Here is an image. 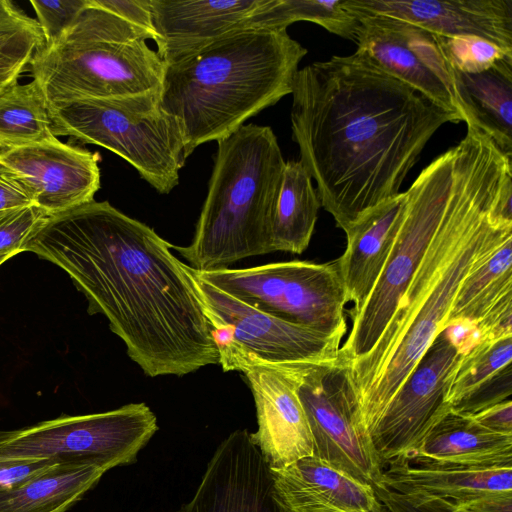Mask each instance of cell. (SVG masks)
Instances as JSON below:
<instances>
[{
	"mask_svg": "<svg viewBox=\"0 0 512 512\" xmlns=\"http://www.w3.org/2000/svg\"><path fill=\"white\" fill-rule=\"evenodd\" d=\"M36 50L0 51V91L18 82Z\"/></svg>",
	"mask_w": 512,
	"mask_h": 512,
	"instance_id": "cell-41",
	"label": "cell"
},
{
	"mask_svg": "<svg viewBox=\"0 0 512 512\" xmlns=\"http://www.w3.org/2000/svg\"><path fill=\"white\" fill-rule=\"evenodd\" d=\"M157 430V417L145 403L65 415L20 429L0 430V461L93 458L111 469L134 463Z\"/></svg>",
	"mask_w": 512,
	"mask_h": 512,
	"instance_id": "cell-10",
	"label": "cell"
},
{
	"mask_svg": "<svg viewBox=\"0 0 512 512\" xmlns=\"http://www.w3.org/2000/svg\"><path fill=\"white\" fill-rule=\"evenodd\" d=\"M484 428L505 435H512L511 399L487 407L470 416Z\"/></svg>",
	"mask_w": 512,
	"mask_h": 512,
	"instance_id": "cell-40",
	"label": "cell"
},
{
	"mask_svg": "<svg viewBox=\"0 0 512 512\" xmlns=\"http://www.w3.org/2000/svg\"><path fill=\"white\" fill-rule=\"evenodd\" d=\"M286 161L269 126L247 124L217 141L194 237L173 246L196 271L271 253L273 210Z\"/></svg>",
	"mask_w": 512,
	"mask_h": 512,
	"instance_id": "cell-5",
	"label": "cell"
},
{
	"mask_svg": "<svg viewBox=\"0 0 512 512\" xmlns=\"http://www.w3.org/2000/svg\"><path fill=\"white\" fill-rule=\"evenodd\" d=\"M89 0H31L36 22L44 38V46L58 43L78 20Z\"/></svg>",
	"mask_w": 512,
	"mask_h": 512,
	"instance_id": "cell-34",
	"label": "cell"
},
{
	"mask_svg": "<svg viewBox=\"0 0 512 512\" xmlns=\"http://www.w3.org/2000/svg\"><path fill=\"white\" fill-rule=\"evenodd\" d=\"M374 489L389 512H451L447 500L403 496L381 486Z\"/></svg>",
	"mask_w": 512,
	"mask_h": 512,
	"instance_id": "cell-38",
	"label": "cell"
},
{
	"mask_svg": "<svg viewBox=\"0 0 512 512\" xmlns=\"http://www.w3.org/2000/svg\"><path fill=\"white\" fill-rule=\"evenodd\" d=\"M456 162V146L425 167L408 190L389 257L364 305L349 313L351 330L338 359L348 369L375 347L392 320L443 214Z\"/></svg>",
	"mask_w": 512,
	"mask_h": 512,
	"instance_id": "cell-7",
	"label": "cell"
},
{
	"mask_svg": "<svg viewBox=\"0 0 512 512\" xmlns=\"http://www.w3.org/2000/svg\"><path fill=\"white\" fill-rule=\"evenodd\" d=\"M450 73L461 120L478 127L512 158V58L477 73L451 67Z\"/></svg>",
	"mask_w": 512,
	"mask_h": 512,
	"instance_id": "cell-24",
	"label": "cell"
},
{
	"mask_svg": "<svg viewBox=\"0 0 512 512\" xmlns=\"http://www.w3.org/2000/svg\"><path fill=\"white\" fill-rule=\"evenodd\" d=\"M192 270L201 279L261 311L340 339L347 332L348 300L336 260Z\"/></svg>",
	"mask_w": 512,
	"mask_h": 512,
	"instance_id": "cell-9",
	"label": "cell"
},
{
	"mask_svg": "<svg viewBox=\"0 0 512 512\" xmlns=\"http://www.w3.org/2000/svg\"><path fill=\"white\" fill-rule=\"evenodd\" d=\"M320 207L312 178L302 162L287 161L272 215L271 252L302 254L311 241Z\"/></svg>",
	"mask_w": 512,
	"mask_h": 512,
	"instance_id": "cell-27",
	"label": "cell"
},
{
	"mask_svg": "<svg viewBox=\"0 0 512 512\" xmlns=\"http://www.w3.org/2000/svg\"><path fill=\"white\" fill-rule=\"evenodd\" d=\"M355 18L383 16L432 34L476 36L512 51V0H343Z\"/></svg>",
	"mask_w": 512,
	"mask_h": 512,
	"instance_id": "cell-18",
	"label": "cell"
},
{
	"mask_svg": "<svg viewBox=\"0 0 512 512\" xmlns=\"http://www.w3.org/2000/svg\"><path fill=\"white\" fill-rule=\"evenodd\" d=\"M382 512H389L388 509L384 505H383V511Z\"/></svg>",
	"mask_w": 512,
	"mask_h": 512,
	"instance_id": "cell-43",
	"label": "cell"
},
{
	"mask_svg": "<svg viewBox=\"0 0 512 512\" xmlns=\"http://www.w3.org/2000/svg\"><path fill=\"white\" fill-rule=\"evenodd\" d=\"M298 397L313 440V456L376 488L383 464L361 424L349 370L334 361L302 364Z\"/></svg>",
	"mask_w": 512,
	"mask_h": 512,
	"instance_id": "cell-12",
	"label": "cell"
},
{
	"mask_svg": "<svg viewBox=\"0 0 512 512\" xmlns=\"http://www.w3.org/2000/svg\"><path fill=\"white\" fill-rule=\"evenodd\" d=\"M35 205V195L27 181L0 161V215Z\"/></svg>",
	"mask_w": 512,
	"mask_h": 512,
	"instance_id": "cell-36",
	"label": "cell"
},
{
	"mask_svg": "<svg viewBox=\"0 0 512 512\" xmlns=\"http://www.w3.org/2000/svg\"><path fill=\"white\" fill-rule=\"evenodd\" d=\"M511 394L512 336H507L481 340L462 354L446 401L452 411L472 416Z\"/></svg>",
	"mask_w": 512,
	"mask_h": 512,
	"instance_id": "cell-23",
	"label": "cell"
},
{
	"mask_svg": "<svg viewBox=\"0 0 512 512\" xmlns=\"http://www.w3.org/2000/svg\"><path fill=\"white\" fill-rule=\"evenodd\" d=\"M49 215L36 205L0 215V253L19 254Z\"/></svg>",
	"mask_w": 512,
	"mask_h": 512,
	"instance_id": "cell-35",
	"label": "cell"
},
{
	"mask_svg": "<svg viewBox=\"0 0 512 512\" xmlns=\"http://www.w3.org/2000/svg\"><path fill=\"white\" fill-rule=\"evenodd\" d=\"M291 94L300 161L343 231L398 195L435 132L462 121L357 52L298 69Z\"/></svg>",
	"mask_w": 512,
	"mask_h": 512,
	"instance_id": "cell-2",
	"label": "cell"
},
{
	"mask_svg": "<svg viewBox=\"0 0 512 512\" xmlns=\"http://www.w3.org/2000/svg\"><path fill=\"white\" fill-rule=\"evenodd\" d=\"M301 365L246 357L228 368L243 373L252 392L258 429L250 433V439L270 469L313 455L312 435L297 393Z\"/></svg>",
	"mask_w": 512,
	"mask_h": 512,
	"instance_id": "cell-14",
	"label": "cell"
},
{
	"mask_svg": "<svg viewBox=\"0 0 512 512\" xmlns=\"http://www.w3.org/2000/svg\"><path fill=\"white\" fill-rule=\"evenodd\" d=\"M509 304H512V237L463 280L446 327L455 323L475 326L491 312Z\"/></svg>",
	"mask_w": 512,
	"mask_h": 512,
	"instance_id": "cell-28",
	"label": "cell"
},
{
	"mask_svg": "<svg viewBox=\"0 0 512 512\" xmlns=\"http://www.w3.org/2000/svg\"><path fill=\"white\" fill-rule=\"evenodd\" d=\"M54 138L48 102L33 79L0 91V150Z\"/></svg>",
	"mask_w": 512,
	"mask_h": 512,
	"instance_id": "cell-30",
	"label": "cell"
},
{
	"mask_svg": "<svg viewBox=\"0 0 512 512\" xmlns=\"http://www.w3.org/2000/svg\"><path fill=\"white\" fill-rule=\"evenodd\" d=\"M462 354L442 331L418 361L370 432L383 465L412 451L451 410L446 396Z\"/></svg>",
	"mask_w": 512,
	"mask_h": 512,
	"instance_id": "cell-13",
	"label": "cell"
},
{
	"mask_svg": "<svg viewBox=\"0 0 512 512\" xmlns=\"http://www.w3.org/2000/svg\"><path fill=\"white\" fill-rule=\"evenodd\" d=\"M189 270L223 371L246 357L269 364H314L338 358L342 339L261 311Z\"/></svg>",
	"mask_w": 512,
	"mask_h": 512,
	"instance_id": "cell-11",
	"label": "cell"
},
{
	"mask_svg": "<svg viewBox=\"0 0 512 512\" xmlns=\"http://www.w3.org/2000/svg\"><path fill=\"white\" fill-rule=\"evenodd\" d=\"M44 43L35 19L11 1L0 0V51L37 50Z\"/></svg>",
	"mask_w": 512,
	"mask_h": 512,
	"instance_id": "cell-33",
	"label": "cell"
},
{
	"mask_svg": "<svg viewBox=\"0 0 512 512\" xmlns=\"http://www.w3.org/2000/svg\"><path fill=\"white\" fill-rule=\"evenodd\" d=\"M67 459V458H65ZM64 459L0 461V489L17 487L54 468Z\"/></svg>",
	"mask_w": 512,
	"mask_h": 512,
	"instance_id": "cell-37",
	"label": "cell"
},
{
	"mask_svg": "<svg viewBox=\"0 0 512 512\" xmlns=\"http://www.w3.org/2000/svg\"><path fill=\"white\" fill-rule=\"evenodd\" d=\"M148 225L92 200L49 216L26 241L63 269L106 317L129 358L149 377L184 376L219 363L189 266Z\"/></svg>",
	"mask_w": 512,
	"mask_h": 512,
	"instance_id": "cell-1",
	"label": "cell"
},
{
	"mask_svg": "<svg viewBox=\"0 0 512 512\" xmlns=\"http://www.w3.org/2000/svg\"><path fill=\"white\" fill-rule=\"evenodd\" d=\"M13 256L14 254L11 253H0V265Z\"/></svg>",
	"mask_w": 512,
	"mask_h": 512,
	"instance_id": "cell-42",
	"label": "cell"
},
{
	"mask_svg": "<svg viewBox=\"0 0 512 512\" xmlns=\"http://www.w3.org/2000/svg\"><path fill=\"white\" fill-rule=\"evenodd\" d=\"M405 192L365 212L344 232L346 249L336 259L348 302L357 312L373 290L389 257L405 207Z\"/></svg>",
	"mask_w": 512,
	"mask_h": 512,
	"instance_id": "cell-22",
	"label": "cell"
},
{
	"mask_svg": "<svg viewBox=\"0 0 512 512\" xmlns=\"http://www.w3.org/2000/svg\"><path fill=\"white\" fill-rule=\"evenodd\" d=\"M101 157L58 138L8 150L0 161L20 174L49 216L94 200L100 189Z\"/></svg>",
	"mask_w": 512,
	"mask_h": 512,
	"instance_id": "cell-17",
	"label": "cell"
},
{
	"mask_svg": "<svg viewBox=\"0 0 512 512\" xmlns=\"http://www.w3.org/2000/svg\"><path fill=\"white\" fill-rule=\"evenodd\" d=\"M356 19L355 52L369 58L434 105L459 115L450 66L434 34L383 16H361Z\"/></svg>",
	"mask_w": 512,
	"mask_h": 512,
	"instance_id": "cell-15",
	"label": "cell"
},
{
	"mask_svg": "<svg viewBox=\"0 0 512 512\" xmlns=\"http://www.w3.org/2000/svg\"><path fill=\"white\" fill-rule=\"evenodd\" d=\"M267 0H149L157 54L166 66L245 28Z\"/></svg>",
	"mask_w": 512,
	"mask_h": 512,
	"instance_id": "cell-19",
	"label": "cell"
},
{
	"mask_svg": "<svg viewBox=\"0 0 512 512\" xmlns=\"http://www.w3.org/2000/svg\"><path fill=\"white\" fill-rule=\"evenodd\" d=\"M160 94L49 105L53 134L110 150L159 193L168 194L178 185L187 158L181 127L162 108Z\"/></svg>",
	"mask_w": 512,
	"mask_h": 512,
	"instance_id": "cell-6",
	"label": "cell"
},
{
	"mask_svg": "<svg viewBox=\"0 0 512 512\" xmlns=\"http://www.w3.org/2000/svg\"><path fill=\"white\" fill-rule=\"evenodd\" d=\"M309 21L328 32L354 40L358 20L343 7V0H267L245 23V28L287 29Z\"/></svg>",
	"mask_w": 512,
	"mask_h": 512,
	"instance_id": "cell-31",
	"label": "cell"
},
{
	"mask_svg": "<svg viewBox=\"0 0 512 512\" xmlns=\"http://www.w3.org/2000/svg\"><path fill=\"white\" fill-rule=\"evenodd\" d=\"M275 491L288 512H382L375 489L315 456L271 469Z\"/></svg>",
	"mask_w": 512,
	"mask_h": 512,
	"instance_id": "cell-21",
	"label": "cell"
},
{
	"mask_svg": "<svg viewBox=\"0 0 512 512\" xmlns=\"http://www.w3.org/2000/svg\"><path fill=\"white\" fill-rule=\"evenodd\" d=\"M449 504L451 512H512V491L487 492Z\"/></svg>",
	"mask_w": 512,
	"mask_h": 512,
	"instance_id": "cell-39",
	"label": "cell"
},
{
	"mask_svg": "<svg viewBox=\"0 0 512 512\" xmlns=\"http://www.w3.org/2000/svg\"><path fill=\"white\" fill-rule=\"evenodd\" d=\"M404 455L476 468L512 466V435L490 431L472 417L449 410Z\"/></svg>",
	"mask_w": 512,
	"mask_h": 512,
	"instance_id": "cell-25",
	"label": "cell"
},
{
	"mask_svg": "<svg viewBox=\"0 0 512 512\" xmlns=\"http://www.w3.org/2000/svg\"><path fill=\"white\" fill-rule=\"evenodd\" d=\"M378 486L403 496L457 504L487 492L512 491V466L476 468L402 455L387 462Z\"/></svg>",
	"mask_w": 512,
	"mask_h": 512,
	"instance_id": "cell-20",
	"label": "cell"
},
{
	"mask_svg": "<svg viewBox=\"0 0 512 512\" xmlns=\"http://www.w3.org/2000/svg\"><path fill=\"white\" fill-rule=\"evenodd\" d=\"M166 65L146 41L64 37L37 49L28 66L48 105L161 92Z\"/></svg>",
	"mask_w": 512,
	"mask_h": 512,
	"instance_id": "cell-8",
	"label": "cell"
},
{
	"mask_svg": "<svg viewBox=\"0 0 512 512\" xmlns=\"http://www.w3.org/2000/svg\"><path fill=\"white\" fill-rule=\"evenodd\" d=\"M108 470L97 459H64L24 484L0 489V512H65Z\"/></svg>",
	"mask_w": 512,
	"mask_h": 512,
	"instance_id": "cell-26",
	"label": "cell"
},
{
	"mask_svg": "<svg viewBox=\"0 0 512 512\" xmlns=\"http://www.w3.org/2000/svg\"><path fill=\"white\" fill-rule=\"evenodd\" d=\"M306 54L287 29L244 28L166 66L161 105L181 127L186 158L291 94Z\"/></svg>",
	"mask_w": 512,
	"mask_h": 512,
	"instance_id": "cell-4",
	"label": "cell"
},
{
	"mask_svg": "<svg viewBox=\"0 0 512 512\" xmlns=\"http://www.w3.org/2000/svg\"><path fill=\"white\" fill-rule=\"evenodd\" d=\"M64 37L115 43L155 41L149 0H89Z\"/></svg>",
	"mask_w": 512,
	"mask_h": 512,
	"instance_id": "cell-29",
	"label": "cell"
},
{
	"mask_svg": "<svg viewBox=\"0 0 512 512\" xmlns=\"http://www.w3.org/2000/svg\"><path fill=\"white\" fill-rule=\"evenodd\" d=\"M176 512L288 511L277 496L271 469L245 429L219 444L193 498Z\"/></svg>",
	"mask_w": 512,
	"mask_h": 512,
	"instance_id": "cell-16",
	"label": "cell"
},
{
	"mask_svg": "<svg viewBox=\"0 0 512 512\" xmlns=\"http://www.w3.org/2000/svg\"><path fill=\"white\" fill-rule=\"evenodd\" d=\"M512 237V158L468 126L456 145L448 199L400 304L373 350L349 370L370 435L385 408L445 329L463 280Z\"/></svg>",
	"mask_w": 512,
	"mask_h": 512,
	"instance_id": "cell-3",
	"label": "cell"
},
{
	"mask_svg": "<svg viewBox=\"0 0 512 512\" xmlns=\"http://www.w3.org/2000/svg\"><path fill=\"white\" fill-rule=\"evenodd\" d=\"M435 38L446 62L460 72L477 73L512 58V51L480 37L435 35Z\"/></svg>",
	"mask_w": 512,
	"mask_h": 512,
	"instance_id": "cell-32",
	"label": "cell"
}]
</instances>
